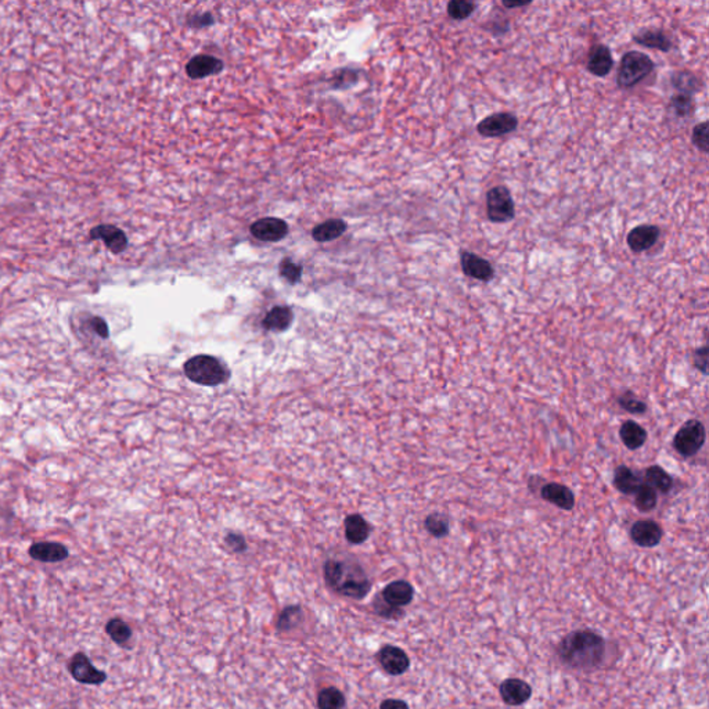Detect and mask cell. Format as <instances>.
Wrapping results in <instances>:
<instances>
[{
  "label": "cell",
  "mask_w": 709,
  "mask_h": 709,
  "mask_svg": "<svg viewBox=\"0 0 709 709\" xmlns=\"http://www.w3.org/2000/svg\"><path fill=\"white\" fill-rule=\"evenodd\" d=\"M605 640L592 630H574L562 637L557 654L562 664L578 671H590L601 665L605 657Z\"/></svg>",
  "instance_id": "obj_1"
},
{
  "label": "cell",
  "mask_w": 709,
  "mask_h": 709,
  "mask_svg": "<svg viewBox=\"0 0 709 709\" xmlns=\"http://www.w3.org/2000/svg\"><path fill=\"white\" fill-rule=\"evenodd\" d=\"M324 579L333 590L354 600L366 597L372 588L362 566L350 561L328 560L324 564Z\"/></svg>",
  "instance_id": "obj_2"
},
{
  "label": "cell",
  "mask_w": 709,
  "mask_h": 709,
  "mask_svg": "<svg viewBox=\"0 0 709 709\" xmlns=\"http://www.w3.org/2000/svg\"><path fill=\"white\" fill-rule=\"evenodd\" d=\"M654 68L656 64L650 56L637 50L626 51L621 58L616 73V86L619 89H630L646 80Z\"/></svg>",
  "instance_id": "obj_3"
},
{
  "label": "cell",
  "mask_w": 709,
  "mask_h": 709,
  "mask_svg": "<svg viewBox=\"0 0 709 709\" xmlns=\"http://www.w3.org/2000/svg\"><path fill=\"white\" fill-rule=\"evenodd\" d=\"M184 373L189 380L206 387L221 385L229 378L228 368L209 354H198L189 359L184 363Z\"/></svg>",
  "instance_id": "obj_4"
},
{
  "label": "cell",
  "mask_w": 709,
  "mask_h": 709,
  "mask_svg": "<svg viewBox=\"0 0 709 709\" xmlns=\"http://www.w3.org/2000/svg\"><path fill=\"white\" fill-rule=\"evenodd\" d=\"M486 215L493 224H507L516 217V205L507 186H494L486 193Z\"/></svg>",
  "instance_id": "obj_5"
},
{
  "label": "cell",
  "mask_w": 709,
  "mask_h": 709,
  "mask_svg": "<svg viewBox=\"0 0 709 709\" xmlns=\"http://www.w3.org/2000/svg\"><path fill=\"white\" fill-rule=\"evenodd\" d=\"M706 441V431L699 420L686 421L676 433L672 446L683 457L695 456Z\"/></svg>",
  "instance_id": "obj_6"
},
{
  "label": "cell",
  "mask_w": 709,
  "mask_h": 709,
  "mask_svg": "<svg viewBox=\"0 0 709 709\" xmlns=\"http://www.w3.org/2000/svg\"><path fill=\"white\" fill-rule=\"evenodd\" d=\"M518 128V118L512 112H494L485 117L478 125L477 132L483 137H502Z\"/></svg>",
  "instance_id": "obj_7"
},
{
  "label": "cell",
  "mask_w": 709,
  "mask_h": 709,
  "mask_svg": "<svg viewBox=\"0 0 709 709\" xmlns=\"http://www.w3.org/2000/svg\"><path fill=\"white\" fill-rule=\"evenodd\" d=\"M629 536L632 542L640 547H656L661 543L664 531L658 522L653 520H640L636 521L629 531Z\"/></svg>",
  "instance_id": "obj_8"
},
{
  "label": "cell",
  "mask_w": 709,
  "mask_h": 709,
  "mask_svg": "<svg viewBox=\"0 0 709 709\" xmlns=\"http://www.w3.org/2000/svg\"><path fill=\"white\" fill-rule=\"evenodd\" d=\"M224 61L215 56L211 54H198L194 56L186 64V74L191 80H202L208 77L218 75L224 71Z\"/></svg>",
  "instance_id": "obj_9"
},
{
  "label": "cell",
  "mask_w": 709,
  "mask_h": 709,
  "mask_svg": "<svg viewBox=\"0 0 709 709\" xmlns=\"http://www.w3.org/2000/svg\"><path fill=\"white\" fill-rule=\"evenodd\" d=\"M460 265H461L463 273L467 277H471V278H475V280H479L483 283H488L494 277V269H493L492 263L488 259H485L471 251H461Z\"/></svg>",
  "instance_id": "obj_10"
},
{
  "label": "cell",
  "mask_w": 709,
  "mask_h": 709,
  "mask_svg": "<svg viewBox=\"0 0 709 709\" xmlns=\"http://www.w3.org/2000/svg\"><path fill=\"white\" fill-rule=\"evenodd\" d=\"M289 233V225L278 218H263L251 225V235L266 243H276L285 239Z\"/></svg>",
  "instance_id": "obj_11"
},
{
  "label": "cell",
  "mask_w": 709,
  "mask_h": 709,
  "mask_svg": "<svg viewBox=\"0 0 709 709\" xmlns=\"http://www.w3.org/2000/svg\"><path fill=\"white\" fill-rule=\"evenodd\" d=\"M660 235L661 230L656 225H639L627 233L626 243L630 251L639 254L653 248L657 244Z\"/></svg>",
  "instance_id": "obj_12"
},
{
  "label": "cell",
  "mask_w": 709,
  "mask_h": 709,
  "mask_svg": "<svg viewBox=\"0 0 709 709\" xmlns=\"http://www.w3.org/2000/svg\"><path fill=\"white\" fill-rule=\"evenodd\" d=\"M69 672L75 680L84 684H101L107 679L106 673L96 669L89 658L82 653L75 654L74 658L71 660Z\"/></svg>",
  "instance_id": "obj_13"
},
{
  "label": "cell",
  "mask_w": 709,
  "mask_h": 709,
  "mask_svg": "<svg viewBox=\"0 0 709 709\" xmlns=\"http://www.w3.org/2000/svg\"><path fill=\"white\" fill-rule=\"evenodd\" d=\"M540 498L565 512H570L575 507L574 492L562 483L550 482L543 485L540 489Z\"/></svg>",
  "instance_id": "obj_14"
},
{
  "label": "cell",
  "mask_w": 709,
  "mask_h": 709,
  "mask_svg": "<svg viewBox=\"0 0 709 709\" xmlns=\"http://www.w3.org/2000/svg\"><path fill=\"white\" fill-rule=\"evenodd\" d=\"M612 67H614V58H612V53H611L610 47L603 43L594 45L589 51L588 62H586V68L589 73L594 77L604 78L611 73Z\"/></svg>",
  "instance_id": "obj_15"
},
{
  "label": "cell",
  "mask_w": 709,
  "mask_h": 709,
  "mask_svg": "<svg viewBox=\"0 0 709 709\" xmlns=\"http://www.w3.org/2000/svg\"><path fill=\"white\" fill-rule=\"evenodd\" d=\"M92 240H101L112 254H121L128 247L126 235L114 225H97L91 230Z\"/></svg>",
  "instance_id": "obj_16"
},
{
  "label": "cell",
  "mask_w": 709,
  "mask_h": 709,
  "mask_svg": "<svg viewBox=\"0 0 709 709\" xmlns=\"http://www.w3.org/2000/svg\"><path fill=\"white\" fill-rule=\"evenodd\" d=\"M378 662L383 666V669L392 675L399 676L405 673L410 666V660L407 654L395 646H385L378 653Z\"/></svg>",
  "instance_id": "obj_17"
},
{
  "label": "cell",
  "mask_w": 709,
  "mask_h": 709,
  "mask_svg": "<svg viewBox=\"0 0 709 709\" xmlns=\"http://www.w3.org/2000/svg\"><path fill=\"white\" fill-rule=\"evenodd\" d=\"M499 691H501L502 699L507 705H510V706L522 705L532 695L531 686L527 682L521 680V679H507V680H505L501 684Z\"/></svg>",
  "instance_id": "obj_18"
},
{
  "label": "cell",
  "mask_w": 709,
  "mask_h": 709,
  "mask_svg": "<svg viewBox=\"0 0 709 709\" xmlns=\"http://www.w3.org/2000/svg\"><path fill=\"white\" fill-rule=\"evenodd\" d=\"M633 40L645 47L656 49L660 51H669L673 46L672 39L668 36V34L658 28H646L637 32L633 36Z\"/></svg>",
  "instance_id": "obj_19"
},
{
  "label": "cell",
  "mask_w": 709,
  "mask_h": 709,
  "mask_svg": "<svg viewBox=\"0 0 709 709\" xmlns=\"http://www.w3.org/2000/svg\"><path fill=\"white\" fill-rule=\"evenodd\" d=\"M381 597L388 604L402 608L411 603V600L414 597V589L406 581H395L383 590Z\"/></svg>",
  "instance_id": "obj_20"
},
{
  "label": "cell",
  "mask_w": 709,
  "mask_h": 709,
  "mask_svg": "<svg viewBox=\"0 0 709 709\" xmlns=\"http://www.w3.org/2000/svg\"><path fill=\"white\" fill-rule=\"evenodd\" d=\"M29 555L42 562H58L68 557V550L61 543L40 542L31 546Z\"/></svg>",
  "instance_id": "obj_21"
},
{
  "label": "cell",
  "mask_w": 709,
  "mask_h": 709,
  "mask_svg": "<svg viewBox=\"0 0 709 709\" xmlns=\"http://www.w3.org/2000/svg\"><path fill=\"white\" fill-rule=\"evenodd\" d=\"M619 437H621L622 444L629 450H637L646 444L647 431L645 430V427H642L639 422L627 420L621 425Z\"/></svg>",
  "instance_id": "obj_22"
},
{
  "label": "cell",
  "mask_w": 709,
  "mask_h": 709,
  "mask_svg": "<svg viewBox=\"0 0 709 709\" xmlns=\"http://www.w3.org/2000/svg\"><path fill=\"white\" fill-rule=\"evenodd\" d=\"M643 483L642 475L627 466H619L614 474V486L623 494H634Z\"/></svg>",
  "instance_id": "obj_23"
},
{
  "label": "cell",
  "mask_w": 709,
  "mask_h": 709,
  "mask_svg": "<svg viewBox=\"0 0 709 709\" xmlns=\"http://www.w3.org/2000/svg\"><path fill=\"white\" fill-rule=\"evenodd\" d=\"M370 535V527L368 521L359 516V514H352L348 516L345 520V536L348 542L353 544H361L365 540H368Z\"/></svg>",
  "instance_id": "obj_24"
},
{
  "label": "cell",
  "mask_w": 709,
  "mask_h": 709,
  "mask_svg": "<svg viewBox=\"0 0 709 709\" xmlns=\"http://www.w3.org/2000/svg\"><path fill=\"white\" fill-rule=\"evenodd\" d=\"M294 320V313L289 307H274L263 319V327L270 331H285Z\"/></svg>",
  "instance_id": "obj_25"
},
{
  "label": "cell",
  "mask_w": 709,
  "mask_h": 709,
  "mask_svg": "<svg viewBox=\"0 0 709 709\" xmlns=\"http://www.w3.org/2000/svg\"><path fill=\"white\" fill-rule=\"evenodd\" d=\"M348 229V225L341 219H328L320 225H317L313 232L312 237L317 243H327L333 241L338 237H341Z\"/></svg>",
  "instance_id": "obj_26"
},
{
  "label": "cell",
  "mask_w": 709,
  "mask_h": 709,
  "mask_svg": "<svg viewBox=\"0 0 709 709\" xmlns=\"http://www.w3.org/2000/svg\"><path fill=\"white\" fill-rule=\"evenodd\" d=\"M645 483L651 486L657 493H669L673 488V478L660 466H651L645 472Z\"/></svg>",
  "instance_id": "obj_27"
},
{
  "label": "cell",
  "mask_w": 709,
  "mask_h": 709,
  "mask_svg": "<svg viewBox=\"0 0 709 709\" xmlns=\"http://www.w3.org/2000/svg\"><path fill=\"white\" fill-rule=\"evenodd\" d=\"M671 84L673 89L677 91V93H683L691 97L699 91L701 86L699 80L694 74L688 73V71H677L672 75Z\"/></svg>",
  "instance_id": "obj_28"
},
{
  "label": "cell",
  "mask_w": 709,
  "mask_h": 709,
  "mask_svg": "<svg viewBox=\"0 0 709 709\" xmlns=\"http://www.w3.org/2000/svg\"><path fill=\"white\" fill-rule=\"evenodd\" d=\"M657 502H658V493L645 482L634 493V506L642 513L653 512L657 506Z\"/></svg>",
  "instance_id": "obj_29"
},
{
  "label": "cell",
  "mask_w": 709,
  "mask_h": 709,
  "mask_svg": "<svg viewBox=\"0 0 709 709\" xmlns=\"http://www.w3.org/2000/svg\"><path fill=\"white\" fill-rule=\"evenodd\" d=\"M424 525H425V529L429 531V533L437 539L448 536L449 531H450L449 518L446 514H442V513L430 514L427 518H425Z\"/></svg>",
  "instance_id": "obj_30"
},
{
  "label": "cell",
  "mask_w": 709,
  "mask_h": 709,
  "mask_svg": "<svg viewBox=\"0 0 709 709\" xmlns=\"http://www.w3.org/2000/svg\"><path fill=\"white\" fill-rule=\"evenodd\" d=\"M317 706L319 709H344L345 697L338 688L327 687L319 693Z\"/></svg>",
  "instance_id": "obj_31"
},
{
  "label": "cell",
  "mask_w": 709,
  "mask_h": 709,
  "mask_svg": "<svg viewBox=\"0 0 709 709\" xmlns=\"http://www.w3.org/2000/svg\"><path fill=\"white\" fill-rule=\"evenodd\" d=\"M106 632L108 633V636L111 637V639L115 643H118V645L126 643L130 639V636H132V630H130L129 625L126 622H123L122 619H118V618H114V619H111L107 623Z\"/></svg>",
  "instance_id": "obj_32"
},
{
  "label": "cell",
  "mask_w": 709,
  "mask_h": 709,
  "mask_svg": "<svg viewBox=\"0 0 709 709\" xmlns=\"http://www.w3.org/2000/svg\"><path fill=\"white\" fill-rule=\"evenodd\" d=\"M618 405L630 414H645L647 411V405L640 398H637L634 392L626 391L618 396Z\"/></svg>",
  "instance_id": "obj_33"
},
{
  "label": "cell",
  "mask_w": 709,
  "mask_h": 709,
  "mask_svg": "<svg viewBox=\"0 0 709 709\" xmlns=\"http://www.w3.org/2000/svg\"><path fill=\"white\" fill-rule=\"evenodd\" d=\"M475 10V3L468 0H450L448 3V16L452 20L463 21L468 19Z\"/></svg>",
  "instance_id": "obj_34"
},
{
  "label": "cell",
  "mask_w": 709,
  "mask_h": 709,
  "mask_svg": "<svg viewBox=\"0 0 709 709\" xmlns=\"http://www.w3.org/2000/svg\"><path fill=\"white\" fill-rule=\"evenodd\" d=\"M302 619V611L300 607H287L281 611L278 621H277V629L280 632H286L293 627H296Z\"/></svg>",
  "instance_id": "obj_35"
},
{
  "label": "cell",
  "mask_w": 709,
  "mask_h": 709,
  "mask_svg": "<svg viewBox=\"0 0 709 709\" xmlns=\"http://www.w3.org/2000/svg\"><path fill=\"white\" fill-rule=\"evenodd\" d=\"M693 145L702 153H709V123L708 121H704L694 126L693 134H691Z\"/></svg>",
  "instance_id": "obj_36"
},
{
  "label": "cell",
  "mask_w": 709,
  "mask_h": 709,
  "mask_svg": "<svg viewBox=\"0 0 709 709\" xmlns=\"http://www.w3.org/2000/svg\"><path fill=\"white\" fill-rule=\"evenodd\" d=\"M373 608H374V612L383 618H387V619H399L405 615L403 610L402 608H398V607H394L391 604H388L387 601H384L383 597H377L373 603Z\"/></svg>",
  "instance_id": "obj_37"
},
{
  "label": "cell",
  "mask_w": 709,
  "mask_h": 709,
  "mask_svg": "<svg viewBox=\"0 0 709 709\" xmlns=\"http://www.w3.org/2000/svg\"><path fill=\"white\" fill-rule=\"evenodd\" d=\"M671 106L676 115L687 117L693 111V97L683 93H676L671 97Z\"/></svg>",
  "instance_id": "obj_38"
},
{
  "label": "cell",
  "mask_w": 709,
  "mask_h": 709,
  "mask_svg": "<svg viewBox=\"0 0 709 709\" xmlns=\"http://www.w3.org/2000/svg\"><path fill=\"white\" fill-rule=\"evenodd\" d=\"M280 274L285 277L291 285H296L301 280L302 276V267L298 263H294L290 259H285L280 263Z\"/></svg>",
  "instance_id": "obj_39"
},
{
  "label": "cell",
  "mask_w": 709,
  "mask_h": 709,
  "mask_svg": "<svg viewBox=\"0 0 709 709\" xmlns=\"http://www.w3.org/2000/svg\"><path fill=\"white\" fill-rule=\"evenodd\" d=\"M694 366L702 373V374H706L708 373V346L704 345L701 348H697L694 350Z\"/></svg>",
  "instance_id": "obj_40"
},
{
  "label": "cell",
  "mask_w": 709,
  "mask_h": 709,
  "mask_svg": "<svg viewBox=\"0 0 709 709\" xmlns=\"http://www.w3.org/2000/svg\"><path fill=\"white\" fill-rule=\"evenodd\" d=\"M226 544L236 553H241L247 550V542L245 539L239 533H229L226 536Z\"/></svg>",
  "instance_id": "obj_41"
},
{
  "label": "cell",
  "mask_w": 709,
  "mask_h": 709,
  "mask_svg": "<svg viewBox=\"0 0 709 709\" xmlns=\"http://www.w3.org/2000/svg\"><path fill=\"white\" fill-rule=\"evenodd\" d=\"M88 324L91 326V328L97 334L100 335L101 338H107L108 337V326L107 323L104 322V319L99 317V316H92L89 320H88Z\"/></svg>",
  "instance_id": "obj_42"
},
{
  "label": "cell",
  "mask_w": 709,
  "mask_h": 709,
  "mask_svg": "<svg viewBox=\"0 0 709 709\" xmlns=\"http://www.w3.org/2000/svg\"><path fill=\"white\" fill-rule=\"evenodd\" d=\"M380 709H409L407 704L402 699H394V698H389V699H385L383 701Z\"/></svg>",
  "instance_id": "obj_43"
},
{
  "label": "cell",
  "mask_w": 709,
  "mask_h": 709,
  "mask_svg": "<svg viewBox=\"0 0 709 709\" xmlns=\"http://www.w3.org/2000/svg\"><path fill=\"white\" fill-rule=\"evenodd\" d=\"M191 23H193L194 27H205V25H209V24L214 23V17H212L209 13H205V14H201L200 17L195 16Z\"/></svg>",
  "instance_id": "obj_44"
},
{
  "label": "cell",
  "mask_w": 709,
  "mask_h": 709,
  "mask_svg": "<svg viewBox=\"0 0 709 709\" xmlns=\"http://www.w3.org/2000/svg\"><path fill=\"white\" fill-rule=\"evenodd\" d=\"M529 5H531V2H507V0H503L502 2V6L506 9H520V8H525Z\"/></svg>",
  "instance_id": "obj_45"
}]
</instances>
